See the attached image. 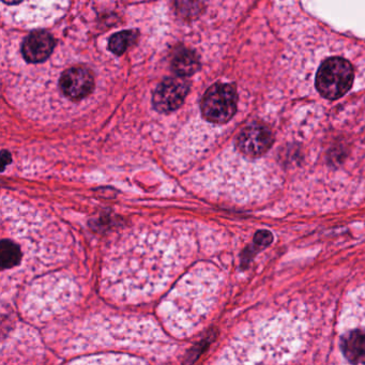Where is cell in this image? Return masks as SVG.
<instances>
[{
  "label": "cell",
  "mask_w": 365,
  "mask_h": 365,
  "mask_svg": "<svg viewBox=\"0 0 365 365\" xmlns=\"http://www.w3.org/2000/svg\"><path fill=\"white\" fill-rule=\"evenodd\" d=\"M346 358L354 364L365 362V331L354 330L341 341Z\"/></svg>",
  "instance_id": "7"
},
{
  "label": "cell",
  "mask_w": 365,
  "mask_h": 365,
  "mask_svg": "<svg viewBox=\"0 0 365 365\" xmlns=\"http://www.w3.org/2000/svg\"><path fill=\"white\" fill-rule=\"evenodd\" d=\"M10 161V153L3 151V157H1V162H3V170H5L6 166L8 165Z\"/></svg>",
  "instance_id": "13"
},
{
  "label": "cell",
  "mask_w": 365,
  "mask_h": 365,
  "mask_svg": "<svg viewBox=\"0 0 365 365\" xmlns=\"http://www.w3.org/2000/svg\"><path fill=\"white\" fill-rule=\"evenodd\" d=\"M236 89L230 84H215L205 93L200 102L202 116L213 123H225L237 110Z\"/></svg>",
  "instance_id": "2"
},
{
  "label": "cell",
  "mask_w": 365,
  "mask_h": 365,
  "mask_svg": "<svg viewBox=\"0 0 365 365\" xmlns=\"http://www.w3.org/2000/svg\"><path fill=\"white\" fill-rule=\"evenodd\" d=\"M54 46V40L50 34L43 31H35L27 36L23 42V56L29 63H42L51 56Z\"/></svg>",
  "instance_id": "6"
},
{
  "label": "cell",
  "mask_w": 365,
  "mask_h": 365,
  "mask_svg": "<svg viewBox=\"0 0 365 365\" xmlns=\"http://www.w3.org/2000/svg\"><path fill=\"white\" fill-rule=\"evenodd\" d=\"M173 69L179 78H189L200 69V61L197 55L191 51H182L177 53L172 63Z\"/></svg>",
  "instance_id": "8"
},
{
  "label": "cell",
  "mask_w": 365,
  "mask_h": 365,
  "mask_svg": "<svg viewBox=\"0 0 365 365\" xmlns=\"http://www.w3.org/2000/svg\"><path fill=\"white\" fill-rule=\"evenodd\" d=\"M190 91V84L183 78L164 80L153 93V106L158 112H174L180 108Z\"/></svg>",
  "instance_id": "3"
},
{
  "label": "cell",
  "mask_w": 365,
  "mask_h": 365,
  "mask_svg": "<svg viewBox=\"0 0 365 365\" xmlns=\"http://www.w3.org/2000/svg\"><path fill=\"white\" fill-rule=\"evenodd\" d=\"M354 76L352 66L347 61L333 57L320 66L316 87L327 99L336 100L351 88Z\"/></svg>",
  "instance_id": "1"
},
{
  "label": "cell",
  "mask_w": 365,
  "mask_h": 365,
  "mask_svg": "<svg viewBox=\"0 0 365 365\" xmlns=\"http://www.w3.org/2000/svg\"><path fill=\"white\" fill-rule=\"evenodd\" d=\"M273 144V135L269 128L254 123L245 128L237 138V148L249 158H259L268 153Z\"/></svg>",
  "instance_id": "4"
},
{
  "label": "cell",
  "mask_w": 365,
  "mask_h": 365,
  "mask_svg": "<svg viewBox=\"0 0 365 365\" xmlns=\"http://www.w3.org/2000/svg\"><path fill=\"white\" fill-rule=\"evenodd\" d=\"M134 38V31H125L115 34L110 39L108 48L114 54L123 55L129 48L130 43L133 42Z\"/></svg>",
  "instance_id": "10"
},
{
  "label": "cell",
  "mask_w": 365,
  "mask_h": 365,
  "mask_svg": "<svg viewBox=\"0 0 365 365\" xmlns=\"http://www.w3.org/2000/svg\"><path fill=\"white\" fill-rule=\"evenodd\" d=\"M271 241H272V235L268 232H259L256 234L255 236V242L257 243L258 245H262V247H267V245H270Z\"/></svg>",
  "instance_id": "12"
},
{
  "label": "cell",
  "mask_w": 365,
  "mask_h": 365,
  "mask_svg": "<svg viewBox=\"0 0 365 365\" xmlns=\"http://www.w3.org/2000/svg\"><path fill=\"white\" fill-rule=\"evenodd\" d=\"M213 337H215L213 335H209V336L205 337L202 341H200V343L196 344L192 349H190L187 354H185L183 365H193L194 363L197 361V359L202 356V352L207 349L209 344L212 341Z\"/></svg>",
  "instance_id": "11"
},
{
  "label": "cell",
  "mask_w": 365,
  "mask_h": 365,
  "mask_svg": "<svg viewBox=\"0 0 365 365\" xmlns=\"http://www.w3.org/2000/svg\"><path fill=\"white\" fill-rule=\"evenodd\" d=\"M22 252L20 247L9 239H3L0 245V260L4 269H11L20 264Z\"/></svg>",
  "instance_id": "9"
},
{
  "label": "cell",
  "mask_w": 365,
  "mask_h": 365,
  "mask_svg": "<svg viewBox=\"0 0 365 365\" xmlns=\"http://www.w3.org/2000/svg\"><path fill=\"white\" fill-rule=\"evenodd\" d=\"M59 85L63 95L70 99L82 100L93 93L95 80L88 69L71 68L63 72Z\"/></svg>",
  "instance_id": "5"
}]
</instances>
